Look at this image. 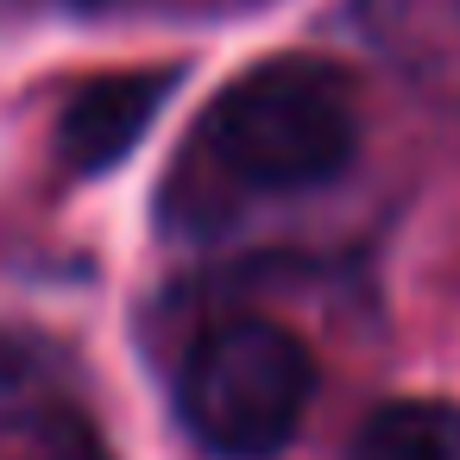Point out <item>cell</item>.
<instances>
[{
  "label": "cell",
  "instance_id": "6da1fadb",
  "mask_svg": "<svg viewBox=\"0 0 460 460\" xmlns=\"http://www.w3.org/2000/svg\"><path fill=\"white\" fill-rule=\"evenodd\" d=\"M359 139L353 89L334 64L271 58L221 89L202 120V146L215 164L252 190H309L347 171Z\"/></svg>",
  "mask_w": 460,
  "mask_h": 460
},
{
  "label": "cell",
  "instance_id": "7a4b0ae2",
  "mask_svg": "<svg viewBox=\"0 0 460 460\" xmlns=\"http://www.w3.org/2000/svg\"><path fill=\"white\" fill-rule=\"evenodd\" d=\"M315 359L309 347L259 315L208 328L183 359V422L221 460H271L309 416Z\"/></svg>",
  "mask_w": 460,
  "mask_h": 460
},
{
  "label": "cell",
  "instance_id": "3957f363",
  "mask_svg": "<svg viewBox=\"0 0 460 460\" xmlns=\"http://www.w3.org/2000/svg\"><path fill=\"white\" fill-rule=\"evenodd\" d=\"M177 89V70H120V76H95L58 120V146L76 171H114L146 127L158 120L164 95Z\"/></svg>",
  "mask_w": 460,
  "mask_h": 460
},
{
  "label": "cell",
  "instance_id": "277c9868",
  "mask_svg": "<svg viewBox=\"0 0 460 460\" xmlns=\"http://www.w3.org/2000/svg\"><path fill=\"white\" fill-rule=\"evenodd\" d=\"M353 460H460V403L447 397L378 403L353 435Z\"/></svg>",
  "mask_w": 460,
  "mask_h": 460
},
{
  "label": "cell",
  "instance_id": "5b68a950",
  "mask_svg": "<svg viewBox=\"0 0 460 460\" xmlns=\"http://www.w3.org/2000/svg\"><path fill=\"white\" fill-rule=\"evenodd\" d=\"M70 7H89V13H102V7H127V0H70Z\"/></svg>",
  "mask_w": 460,
  "mask_h": 460
}]
</instances>
